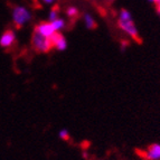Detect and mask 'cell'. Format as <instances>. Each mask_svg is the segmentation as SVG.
<instances>
[{"instance_id":"5","label":"cell","mask_w":160,"mask_h":160,"mask_svg":"<svg viewBox=\"0 0 160 160\" xmlns=\"http://www.w3.org/2000/svg\"><path fill=\"white\" fill-rule=\"evenodd\" d=\"M16 43V34L12 29H7L0 36V47L9 48Z\"/></svg>"},{"instance_id":"4","label":"cell","mask_w":160,"mask_h":160,"mask_svg":"<svg viewBox=\"0 0 160 160\" xmlns=\"http://www.w3.org/2000/svg\"><path fill=\"white\" fill-rule=\"evenodd\" d=\"M51 42H52V47H53V49H56V51H58V52L66 51L67 46H68L66 38H65V36L62 34L61 32H55L51 37Z\"/></svg>"},{"instance_id":"15","label":"cell","mask_w":160,"mask_h":160,"mask_svg":"<svg viewBox=\"0 0 160 160\" xmlns=\"http://www.w3.org/2000/svg\"><path fill=\"white\" fill-rule=\"evenodd\" d=\"M149 1H150V2H153V3H156V2H157V1H158V0H149Z\"/></svg>"},{"instance_id":"6","label":"cell","mask_w":160,"mask_h":160,"mask_svg":"<svg viewBox=\"0 0 160 160\" xmlns=\"http://www.w3.org/2000/svg\"><path fill=\"white\" fill-rule=\"evenodd\" d=\"M141 156L144 160H160V143L150 144Z\"/></svg>"},{"instance_id":"12","label":"cell","mask_w":160,"mask_h":160,"mask_svg":"<svg viewBox=\"0 0 160 160\" xmlns=\"http://www.w3.org/2000/svg\"><path fill=\"white\" fill-rule=\"evenodd\" d=\"M118 19H132V15L127 9H121L119 15H118Z\"/></svg>"},{"instance_id":"11","label":"cell","mask_w":160,"mask_h":160,"mask_svg":"<svg viewBox=\"0 0 160 160\" xmlns=\"http://www.w3.org/2000/svg\"><path fill=\"white\" fill-rule=\"evenodd\" d=\"M58 17H59V8L57 6H55V7L49 11V13H48V22H53V20L57 19Z\"/></svg>"},{"instance_id":"3","label":"cell","mask_w":160,"mask_h":160,"mask_svg":"<svg viewBox=\"0 0 160 160\" xmlns=\"http://www.w3.org/2000/svg\"><path fill=\"white\" fill-rule=\"evenodd\" d=\"M118 27L130 38L138 42L140 40L138 28L132 19H118Z\"/></svg>"},{"instance_id":"1","label":"cell","mask_w":160,"mask_h":160,"mask_svg":"<svg viewBox=\"0 0 160 160\" xmlns=\"http://www.w3.org/2000/svg\"><path fill=\"white\" fill-rule=\"evenodd\" d=\"M32 46L34 51H36L37 53H48L51 52V49H53L51 38L42 35L36 29H34L32 35Z\"/></svg>"},{"instance_id":"13","label":"cell","mask_w":160,"mask_h":160,"mask_svg":"<svg viewBox=\"0 0 160 160\" xmlns=\"http://www.w3.org/2000/svg\"><path fill=\"white\" fill-rule=\"evenodd\" d=\"M58 137H59V139H62V140L67 141V140H69V138H71V134H69V132L66 130V129H62V130L58 131Z\"/></svg>"},{"instance_id":"9","label":"cell","mask_w":160,"mask_h":160,"mask_svg":"<svg viewBox=\"0 0 160 160\" xmlns=\"http://www.w3.org/2000/svg\"><path fill=\"white\" fill-rule=\"evenodd\" d=\"M51 22L53 25L55 32H62L65 28V26H66V22L63 18H61V17H58L57 19H55V20H53Z\"/></svg>"},{"instance_id":"7","label":"cell","mask_w":160,"mask_h":160,"mask_svg":"<svg viewBox=\"0 0 160 160\" xmlns=\"http://www.w3.org/2000/svg\"><path fill=\"white\" fill-rule=\"evenodd\" d=\"M35 29L38 30L40 34L44 35V36H46V37H48V38H51L55 32H55V29H54V27L51 22H39L37 26L35 27Z\"/></svg>"},{"instance_id":"8","label":"cell","mask_w":160,"mask_h":160,"mask_svg":"<svg viewBox=\"0 0 160 160\" xmlns=\"http://www.w3.org/2000/svg\"><path fill=\"white\" fill-rule=\"evenodd\" d=\"M83 22H84V25L88 29H95L98 24H96L95 19L90 15V13H85L83 16Z\"/></svg>"},{"instance_id":"14","label":"cell","mask_w":160,"mask_h":160,"mask_svg":"<svg viewBox=\"0 0 160 160\" xmlns=\"http://www.w3.org/2000/svg\"><path fill=\"white\" fill-rule=\"evenodd\" d=\"M42 1H43V2L48 3V5H49V3H53L54 1H55V0H42Z\"/></svg>"},{"instance_id":"10","label":"cell","mask_w":160,"mask_h":160,"mask_svg":"<svg viewBox=\"0 0 160 160\" xmlns=\"http://www.w3.org/2000/svg\"><path fill=\"white\" fill-rule=\"evenodd\" d=\"M66 15L69 19H78L80 16V12H78V9L75 8V7H68L66 9Z\"/></svg>"},{"instance_id":"2","label":"cell","mask_w":160,"mask_h":160,"mask_svg":"<svg viewBox=\"0 0 160 160\" xmlns=\"http://www.w3.org/2000/svg\"><path fill=\"white\" fill-rule=\"evenodd\" d=\"M11 17H12V22L15 25V27H17L18 29H20L22 26L27 24L32 19V13L26 7H22V6H16L15 8L12 9V13H11Z\"/></svg>"}]
</instances>
